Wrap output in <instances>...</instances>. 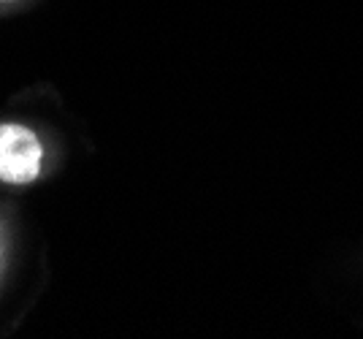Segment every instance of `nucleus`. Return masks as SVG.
<instances>
[{"mask_svg": "<svg viewBox=\"0 0 363 339\" xmlns=\"http://www.w3.org/2000/svg\"><path fill=\"white\" fill-rule=\"evenodd\" d=\"M41 141L30 128L16 123L0 125V179L9 185H28L41 174Z\"/></svg>", "mask_w": 363, "mask_h": 339, "instance_id": "nucleus-1", "label": "nucleus"}]
</instances>
